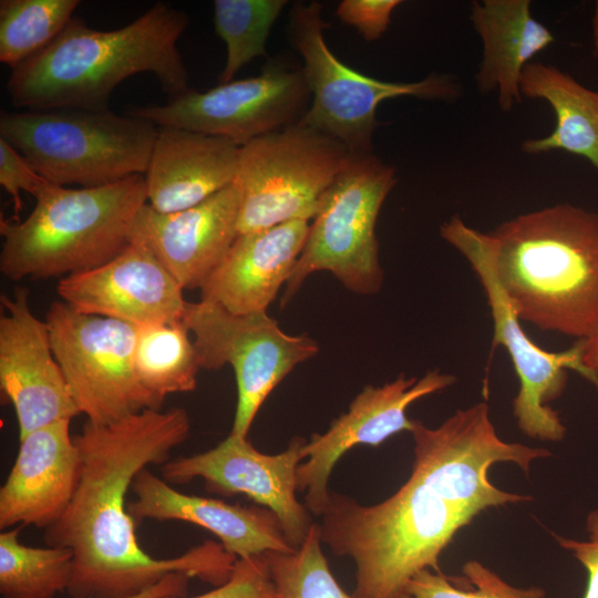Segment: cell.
Masks as SVG:
<instances>
[{"label":"cell","instance_id":"cell-1","mask_svg":"<svg viewBox=\"0 0 598 598\" xmlns=\"http://www.w3.org/2000/svg\"><path fill=\"white\" fill-rule=\"evenodd\" d=\"M412 470L386 499L362 505L330 491L318 523L321 543L355 565L353 598H396L419 571H442L439 558L483 511L532 501L495 486L492 465L514 463L528 475L551 455L502 440L486 402L456 410L436 427L415 420Z\"/></svg>","mask_w":598,"mask_h":598},{"label":"cell","instance_id":"cell-2","mask_svg":"<svg viewBox=\"0 0 598 598\" xmlns=\"http://www.w3.org/2000/svg\"><path fill=\"white\" fill-rule=\"evenodd\" d=\"M190 433L182 408L148 409L117 422L89 421L73 436L81 465L74 495L63 515L44 529V543L71 549L72 598H126L185 573L215 586L225 584L238 558L220 543L206 540L173 558L143 550L126 494L150 464H164Z\"/></svg>","mask_w":598,"mask_h":598},{"label":"cell","instance_id":"cell-3","mask_svg":"<svg viewBox=\"0 0 598 598\" xmlns=\"http://www.w3.org/2000/svg\"><path fill=\"white\" fill-rule=\"evenodd\" d=\"M187 14L156 2L115 30L90 28L74 16L37 55L11 70L6 90L11 104L25 110H106L124 80L152 73L168 100L193 90L177 42Z\"/></svg>","mask_w":598,"mask_h":598},{"label":"cell","instance_id":"cell-4","mask_svg":"<svg viewBox=\"0 0 598 598\" xmlns=\"http://www.w3.org/2000/svg\"><path fill=\"white\" fill-rule=\"evenodd\" d=\"M519 320L586 339L598 330V213L565 203L483 233Z\"/></svg>","mask_w":598,"mask_h":598},{"label":"cell","instance_id":"cell-5","mask_svg":"<svg viewBox=\"0 0 598 598\" xmlns=\"http://www.w3.org/2000/svg\"><path fill=\"white\" fill-rule=\"evenodd\" d=\"M23 220L0 218V271L12 281L68 277L100 267L130 244L147 203L145 176L99 187L49 183Z\"/></svg>","mask_w":598,"mask_h":598},{"label":"cell","instance_id":"cell-6","mask_svg":"<svg viewBox=\"0 0 598 598\" xmlns=\"http://www.w3.org/2000/svg\"><path fill=\"white\" fill-rule=\"evenodd\" d=\"M158 126L106 110L1 111L0 137L47 181L99 187L148 168Z\"/></svg>","mask_w":598,"mask_h":598},{"label":"cell","instance_id":"cell-7","mask_svg":"<svg viewBox=\"0 0 598 598\" xmlns=\"http://www.w3.org/2000/svg\"><path fill=\"white\" fill-rule=\"evenodd\" d=\"M393 166L371 153H350L326 193L309 226L305 247L285 286V307L308 276L331 272L348 290H380L383 270L375 225L381 207L396 184Z\"/></svg>","mask_w":598,"mask_h":598},{"label":"cell","instance_id":"cell-8","mask_svg":"<svg viewBox=\"0 0 598 598\" xmlns=\"http://www.w3.org/2000/svg\"><path fill=\"white\" fill-rule=\"evenodd\" d=\"M321 11V3L311 1L296 3L290 12V38L302 58L311 93L300 123L338 140L351 153H371L381 102L399 96L442 102L460 97L461 85L451 74L432 73L409 83L385 82L346 65L326 43L327 23Z\"/></svg>","mask_w":598,"mask_h":598},{"label":"cell","instance_id":"cell-9","mask_svg":"<svg viewBox=\"0 0 598 598\" xmlns=\"http://www.w3.org/2000/svg\"><path fill=\"white\" fill-rule=\"evenodd\" d=\"M350 151L300 122L240 146L238 233L313 219Z\"/></svg>","mask_w":598,"mask_h":598},{"label":"cell","instance_id":"cell-10","mask_svg":"<svg viewBox=\"0 0 598 598\" xmlns=\"http://www.w3.org/2000/svg\"><path fill=\"white\" fill-rule=\"evenodd\" d=\"M440 236L467 259L487 297L494 328L492 351L498 346L507 350L519 381L513 400L518 429L532 439L561 441L566 427L548 403L564 393L568 370L578 372L598 388V378L582 363L579 340L560 352L538 347L522 328L497 280L483 233L467 226L460 216H452L441 225Z\"/></svg>","mask_w":598,"mask_h":598},{"label":"cell","instance_id":"cell-11","mask_svg":"<svg viewBox=\"0 0 598 598\" xmlns=\"http://www.w3.org/2000/svg\"><path fill=\"white\" fill-rule=\"evenodd\" d=\"M44 321L55 359L86 421L106 425L144 410H161L163 402L136 374L137 327L81 313L62 300L49 306Z\"/></svg>","mask_w":598,"mask_h":598},{"label":"cell","instance_id":"cell-12","mask_svg":"<svg viewBox=\"0 0 598 598\" xmlns=\"http://www.w3.org/2000/svg\"><path fill=\"white\" fill-rule=\"evenodd\" d=\"M183 322L194 334L200 369L231 365L238 396L230 433L244 437L270 392L319 352L313 339L286 333L267 311L239 315L199 300L187 302Z\"/></svg>","mask_w":598,"mask_h":598},{"label":"cell","instance_id":"cell-13","mask_svg":"<svg viewBox=\"0 0 598 598\" xmlns=\"http://www.w3.org/2000/svg\"><path fill=\"white\" fill-rule=\"evenodd\" d=\"M311 93L302 68L269 63L256 76L190 90L164 105L137 106L125 113L157 126L219 136L238 146L298 123Z\"/></svg>","mask_w":598,"mask_h":598},{"label":"cell","instance_id":"cell-14","mask_svg":"<svg viewBox=\"0 0 598 598\" xmlns=\"http://www.w3.org/2000/svg\"><path fill=\"white\" fill-rule=\"evenodd\" d=\"M306 440L295 436L278 454L259 452L247 437L229 434L217 446L190 456H179L162 464V478L186 484L203 478L212 494H243L274 512L293 548L306 539L313 522L308 508L296 496L297 467Z\"/></svg>","mask_w":598,"mask_h":598},{"label":"cell","instance_id":"cell-15","mask_svg":"<svg viewBox=\"0 0 598 598\" xmlns=\"http://www.w3.org/2000/svg\"><path fill=\"white\" fill-rule=\"evenodd\" d=\"M455 381L456 377L435 369L419 380L400 374L381 386L367 385L324 433H313L301 448L306 461L297 467V491L305 492L310 514L320 517L327 508L330 474L347 451L359 444L379 446L394 434L411 433L415 420L408 417V408Z\"/></svg>","mask_w":598,"mask_h":598},{"label":"cell","instance_id":"cell-16","mask_svg":"<svg viewBox=\"0 0 598 598\" xmlns=\"http://www.w3.org/2000/svg\"><path fill=\"white\" fill-rule=\"evenodd\" d=\"M29 289L1 296L0 389L12 404L19 440L45 425L81 414L53 353L45 321L29 303Z\"/></svg>","mask_w":598,"mask_h":598},{"label":"cell","instance_id":"cell-17","mask_svg":"<svg viewBox=\"0 0 598 598\" xmlns=\"http://www.w3.org/2000/svg\"><path fill=\"white\" fill-rule=\"evenodd\" d=\"M183 288L144 247L130 243L109 262L62 278L56 292L74 310L135 327L183 320Z\"/></svg>","mask_w":598,"mask_h":598},{"label":"cell","instance_id":"cell-18","mask_svg":"<svg viewBox=\"0 0 598 598\" xmlns=\"http://www.w3.org/2000/svg\"><path fill=\"white\" fill-rule=\"evenodd\" d=\"M239 195L233 184L200 204L159 213L148 203L137 213L130 243L146 248L185 289H200L238 233Z\"/></svg>","mask_w":598,"mask_h":598},{"label":"cell","instance_id":"cell-19","mask_svg":"<svg viewBox=\"0 0 598 598\" xmlns=\"http://www.w3.org/2000/svg\"><path fill=\"white\" fill-rule=\"evenodd\" d=\"M131 489L135 498L127 502V512L135 524L153 519L200 526L213 533L236 558L296 549L287 540L276 514L266 507L182 493L147 467L135 476Z\"/></svg>","mask_w":598,"mask_h":598},{"label":"cell","instance_id":"cell-20","mask_svg":"<svg viewBox=\"0 0 598 598\" xmlns=\"http://www.w3.org/2000/svg\"><path fill=\"white\" fill-rule=\"evenodd\" d=\"M69 420L20 439L14 464L0 487V528H47L68 508L80 475L81 457Z\"/></svg>","mask_w":598,"mask_h":598},{"label":"cell","instance_id":"cell-21","mask_svg":"<svg viewBox=\"0 0 598 598\" xmlns=\"http://www.w3.org/2000/svg\"><path fill=\"white\" fill-rule=\"evenodd\" d=\"M309 226L306 220H290L239 234L200 287V300L233 313L267 311L295 269Z\"/></svg>","mask_w":598,"mask_h":598},{"label":"cell","instance_id":"cell-22","mask_svg":"<svg viewBox=\"0 0 598 598\" xmlns=\"http://www.w3.org/2000/svg\"><path fill=\"white\" fill-rule=\"evenodd\" d=\"M239 150L219 136L158 126L144 174L147 203L159 213L200 204L233 184Z\"/></svg>","mask_w":598,"mask_h":598},{"label":"cell","instance_id":"cell-23","mask_svg":"<svg viewBox=\"0 0 598 598\" xmlns=\"http://www.w3.org/2000/svg\"><path fill=\"white\" fill-rule=\"evenodd\" d=\"M470 20L483 44L476 87L482 94L497 91L501 110L511 112L522 103L524 68L555 42V37L533 17L529 0L473 1Z\"/></svg>","mask_w":598,"mask_h":598},{"label":"cell","instance_id":"cell-24","mask_svg":"<svg viewBox=\"0 0 598 598\" xmlns=\"http://www.w3.org/2000/svg\"><path fill=\"white\" fill-rule=\"evenodd\" d=\"M519 91L527 99L546 101L556 116L553 132L525 140L522 151L532 155L566 151L586 158L598 171V91L544 62H530L524 68Z\"/></svg>","mask_w":598,"mask_h":598},{"label":"cell","instance_id":"cell-25","mask_svg":"<svg viewBox=\"0 0 598 598\" xmlns=\"http://www.w3.org/2000/svg\"><path fill=\"white\" fill-rule=\"evenodd\" d=\"M134 364L142 385L159 401L196 389L200 365L183 320L138 327Z\"/></svg>","mask_w":598,"mask_h":598},{"label":"cell","instance_id":"cell-26","mask_svg":"<svg viewBox=\"0 0 598 598\" xmlns=\"http://www.w3.org/2000/svg\"><path fill=\"white\" fill-rule=\"evenodd\" d=\"M21 526L0 533V598H53L66 592L73 554L19 540Z\"/></svg>","mask_w":598,"mask_h":598},{"label":"cell","instance_id":"cell-27","mask_svg":"<svg viewBox=\"0 0 598 598\" xmlns=\"http://www.w3.org/2000/svg\"><path fill=\"white\" fill-rule=\"evenodd\" d=\"M79 0H1L0 61L14 69L51 44Z\"/></svg>","mask_w":598,"mask_h":598},{"label":"cell","instance_id":"cell-28","mask_svg":"<svg viewBox=\"0 0 598 598\" xmlns=\"http://www.w3.org/2000/svg\"><path fill=\"white\" fill-rule=\"evenodd\" d=\"M286 0H215L216 34L226 44L218 83H227L252 59L266 55V42Z\"/></svg>","mask_w":598,"mask_h":598},{"label":"cell","instance_id":"cell-29","mask_svg":"<svg viewBox=\"0 0 598 598\" xmlns=\"http://www.w3.org/2000/svg\"><path fill=\"white\" fill-rule=\"evenodd\" d=\"M277 598H353L332 575L321 549L318 523L292 551H267Z\"/></svg>","mask_w":598,"mask_h":598},{"label":"cell","instance_id":"cell-30","mask_svg":"<svg viewBox=\"0 0 598 598\" xmlns=\"http://www.w3.org/2000/svg\"><path fill=\"white\" fill-rule=\"evenodd\" d=\"M537 586L516 587L478 560H468L462 575L423 569L414 575L396 598H545Z\"/></svg>","mask_w":598,"mask_h":598},{"label":"cell","instance_id":"cell-31","mask_svg":"<svg viewBox=\"0 0 598 598\" xmlns=\"http://www.w3.org/2000/svg\"><path fill=\"white\" fill-rule=\"evenodd\" d=\"M167 598H277L265 554L238 558L229 579L215 589L194 597Z\"/></svg>","mask_w":598,"mask_h":598},{"label":"cell","instance_id":"cell-32","mask_svg":"<svg viewBox=\"0 0 598 598\" xmlns=\"http://www.w3.org/2000/svg\"><path fill=\"white\" fill-rule=\"evenodd\" d=\"M49 183L13 146L0 137V185L12 199V219L20 220L19 214L23 208L20 192L24 190L35 197Z\"/></svg>","mask_w":598,"mask_h":598},{"label":"cell","instance_id":"cell-33","mask_svg":"<svg viewBox=\"0 0 598 598\" xmlns=\"http://www.w3.org/2000/svg\"><path fill=\"white\" fill-rule=\"evenodd\" d=\"M400 0H343L336 14L346 24L354 27L365 41L382 37L391 23L392 12Z\"/></svg>","mask_w":598,"mask_h":598},{"label":"cell","instance_id":"cell-34","mask_svg":"<svg viewBox=\"0 0 598 598\" xmlns=\"http://www.w3.org/2000/svg\"><path fill=\"white\" fill-rule=\"evenodd\" d=\"M587 540H577L551 533L556 542L585 567L588 575L582 598H598V509L591 511L586 518Z\"/></svg>","mask_w":598,"mask_h":598},{"label":"cell","instance_id":"cell-35","mask_svg":"<svg viewBox=\"0 0 598 598\" xmlns=\"http://www.w3.org/2000/svg\"><path fill=\"white\" fill-rule=\"evenodd\" d=\"M192 577L185 573H172L150 589L126 598L185 597Z\"/></svg>","mask_w":598,"mask_h":598},{"label":"cell","instance_id":"cell-36","mask_svg":"<svg viewBox=\"0 0 598 598\" xmlns=\"http://www.w3.org/2000/svg\"><path fill=\"white\" fill-rule=\"evenodd\" d=\"M584 365L598 378V330L586 339H579Z\"/></svg>","mask_w":598,"mask_h":598},{"label":"cell","instance_id":"cell-37","mask_svg":"<svg viewBox=\"0 0 598 598\" xmlns=\"http://www.w3.org/2000/svg\"><path fill=\"white\" fill-rule=\"evenodd\" d=\"M591 37L594 54L598 56V0L594 4L591 17Z\"/></svg>","mask_w":598,"mask_h":598}]
</instances>
